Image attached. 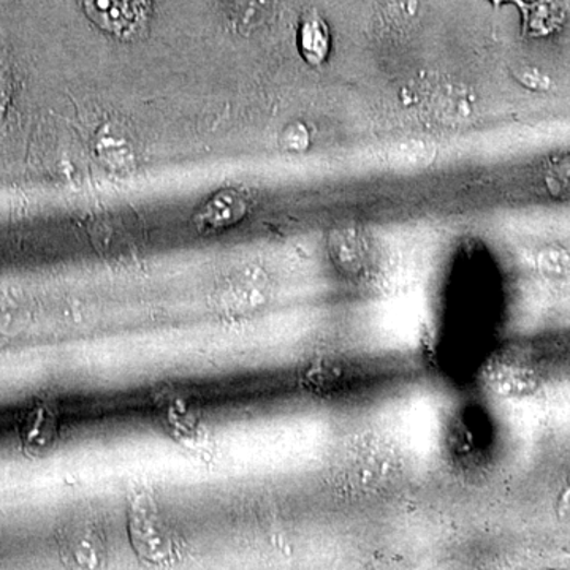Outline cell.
<instances>
[{
    "mask_svg": "<svg viewBox=\"0 0 570 570\" xmlns=\"http://www.w3.org/2000/svg\"><path fill=\"white\" fill-rule=\"evenodd\" d=\"M246 207L248 203L238 190H221L200 207L197 224L200 228L227 227L245 216Z\"/></svg>",
    "mask_w": 570,
    "mask_h": 570,
    "instance_id": "obj_3",
    "label": "cell"
},
{
    "mask_svg": "<svg viewBox=\"0 0 570 570\" xmlns=\"http://www.w3.org/2000/svg\"><path fill=\"white\" fill-rule=\"evenodd\" d=\"M13 94L12 66L7 59L5 52L0 49V122L5 118L10 100Z\"/></svg>",
    "mask_w": 570,
    "mask_h": 570,
    "instance_id": "obj_6",
    "label": "cell"
},
{
    "mask_svg": "<svg viewBox=\"0 0 570 570\" xmlns=\"http://www.w3.org/2000/svg\"><path fill=\"white\" fill-rule=\"evenodd\" d=\"M298 45L306 62L320 66L330 51V32L325 21L317 12H309L302 17Z\"/></svg>",
    "mask_w": 570,
    "mask_h": 570,
    "instance_id": "obj_4",
    "label": "cell"
},
{
    "mask_svg": "<svg viewBox=\"0 0 570 570\" xmlns=\"http://www.w3.org/2000/svg\"><path fill=\"white\" fill-rule=\"evenodd\" d=\"M491 2L495 3V5H501V3L504 2H512L515 3V5H519L520 10H523L524 5H526V3L523 2V0H491Z\"/></svg>",
    "mask_w": 570,
    "mask_h": 570,
    "instance_id": "obj_8",
    "label": "cell"
},
{
    "mask_svg": "<svg viewBox=\"0 0 570 570\" xmlns=\"http://www.w3.org/2000/svg\"><path fill=\"white\" fill-rule=\"evenodd\" d=\"M306 139H308V135H306L305 129L292 126L290 129H288V135L284 136V143L288 150H301V147L306 146Z\"/></svg>",
    "mask_w": 570,
    "mask_h": 570,
    "instance_id": "obj_7",
    "label": "cell"
},
{
    "mask_svg": "<svg viewBox=\"0 0 570 570\" xmlns=\"http://www.w3.org/2000/svg\"><path fill=\"white\" fill-rule=\"evenodd\" d=\"M83 3L86 15L100 29L122 40L142 37L153 9L151 0H83Z\"/></svg>",
    "mask_w": 570,
    "mask_h": 570,
    "instance_id": "obj_1",
    "label": "cell"
},
{
    "mask_svg": "<svg viewBox=\"0 0 570 570\" xmlns=\"http://www.w3.org/2000/svg\"><path fill=\"white\" fill-rule=\"evenodd\" d=\"M130 533H132L135 550L146 561L162 565L170 558V536L156 513L144 510L142 507L135 509V513L130 519Z\"/></svg>",
    "mask_w": 570,
    "mask_h": 570,
    "instance_id": "obj_2",
    "label": "cell"
},
{
    "mask_svg": "<svg viewBox=\"0 0 570 570\" xmlns=\"http://www.w3.org/2000/svg\"><path fill=\"white\" fill-rule=\"evenodd\" d=\"M523 13V31L531 37H544L561 27L565 7L559 0H536L526 3Z\"/></svg>",
    "mask_w": 570,
    "mask_h": 570,
    "instance_id": "obj_5",
    "label": "cell"
}]
</instances>
